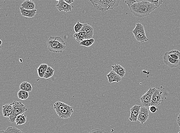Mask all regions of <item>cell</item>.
I'll use <instances>...</instances> for the list:
<instances>
[{"label":"cell","mask_w":180,"mask_h":133,"mask_svg":"<svg viewBox=\"0 0 180 133\" xmlns=\"http://www.w3.org/2000/svg\"><path fill=\"white\" fill-rule=\"evenodd\" d=\"M128 7L130 12L133 15L140 18L149 15L158 8L154 4L147 1L136 3Z\"/></svg>","instance_id":"cell-1"},{"label":"cell","mask_w":180,"mask_h":133,"mask_svg":"<svg viewBox=\"0 0 180 133\" xmlns=\"http://www.w3.org/2000/svg\"><path fill=\"white\" fill-rule=\"evenodd\" d=\"M97 10L105 12L117 8L121 0H88Z\"/></svg>","instance_id":"cell-2"},{"label":"cell","mask_w":180,"mask_h":133,"mask_svg":"<svg viewBox=\"0 0 180 133\" xmlns=\"http://www.w3.org/2000/svg\"><path fill=\"white\" fill-rule=\"evenodd\" d=\"M47 46L50 51L62 53L66 47L65 41L59 36H52L48 39Z\"/></svg>","instance_id":"cell-3"},{"label":"cell","mask_w":180,"mask_h":133,"mask_svg":"<svg viewBox=\"0 0 180 133\" xmlns=\"http://www.w3.org/2000/svg\"><path fill=\"white\" fill-rule=\"evenodd\" d=\"M12 104V113L10 116L8 117V120L10 122L13 123L15 122L16 117L26 112L27 109L26 106L21 102L14 101Z\"/></svg>","instance_id":"cell-4"},{"label":"cell","mask_w":180,"mask_h":133,"mask_svg":"<svg viewBox=\"0 0 180 133\" xmlns=\"http://www.w3.org/2000/svg\"><path fill=\"white\" fill-rule=\"evenodd\" d=\"M132 32L137 41L144 43L149 41L146 36L144 26L141 24H137L135 28L133 30Z\"/></svg>","instance_id":"cell-5"},{"label":"cell","mask_w":180,"mask_h":133,"mask_svg":"<svg viewBox=\"0 0 180 133\" xmlns=\"http://www.w3.org/2000/svg\"><path fill=\"white\" fill-rule=\"evenodd\" d=\"M155 88H150L147 92L140 99L141 104L143 106L146 107H149L151 105L153 95L156 90Z\"/></svg>","instance_id":"cell-6"},{"label":"cell","mask_w":180,"mask_h":133,"mask_svg":"<svg viewBox=\"0 0 180 133\" xmlns=\"http://www.w3.org/2000/svg\"><path fill=\"white\" fill-rule=\"evenodd\" d=\"M164 63L166 66L171 68H174L178 67L180 65V59L175 60L173 59L166 52L164 54L163 56Z\"/></svg>","instance_id":"cell-7"},{"label":"cell","mask_w":180,"mask_h":133,"mask_svg":"<svg viewBox=\"0 0 180 133\" xmlns=\"http://www.w3.org/2000/svg\"><path fill=\"white\" fill-rule=\"evenodd\" d=\"M164 98V95L162 91L159 89H156L153 96L151 106L153 105L156 107L159 106Z\"/></svg>","instance_id":"cell-8"},{"label":"cell","mask_w":180,"mask_h":133,"mask_svg":"<svg viewBox=\"0 0 180 133\" xmlns=\"http://www.w3.org/2000/svg\"><path fill=\"white\" fill-rule=\"evenodd\" d=\"M56 7L58 10L61 12H69L73 10L74 6L73 5H70L65 2L63 0H60Z\"/></svg>","instance_id":"cell-9"},{"label":"cell","mask_w":180,"mask_h":133,"mask_svg":"<svg viewBox=\"0 0 180 133\" xmlns=\"http://www.w3.org/2000/svg\"><path fill=\"white\" fill-rule=\"evenodd\" d=\"M149 117V112L147 107H141L139 114L137 120L141 122V124H143L148 120Z\"/></svg>","instance_id":"cell-10"},{"label":"cell","mask_w":180,"mask_h":133,"mask_svg":"<svg viewBox=\"0 0 180 133\" xmlns=\"http://www.w3.org/2000/svg\"><path fill=\"white\" fill-rule=\"evenodd\" d=\"M141 107V106L139 105H135L132 107L130 109L131 116L129 118L130 121L132 122H136L137 121Z\"/></svg>","instance_id":"cell-11"},{"label":"cell","mask_w":180,"mask_h":133,"mask_svg":"<svg viewBox=\"0 0 180 133\" xmlns=\"http://www.w3.org/2000/svg\"><path fill=\"white\" fill-rule=\"evenodd\" d=\"M80 32H83L85 33V40L91 39L93 37L94 30L91 25L88 24H84Z\"/></svg>","instance_id":"cell-12"},{"label":"cell","mask_w":180,"mask_h":133,"mask_svg":"<svg viewBox=\"0 0 180 133\" xmlns=\"http://www.w3.org/2000/svg\"><path fill=\"white\" fill-rule=\"evenodd\" d=\"M73 112V107L69 105L66 108L62 110L58 115L61 118L67 119L70 118Z\"/></svg>","instance_id":"cell-13"},{"label":"cell","mask_w":180,"mask_h":133,"mask_svg":"<svg viewBox=\"0 0 180 133\" xmlns=\"http://www.w3.org/2000/svg\"><path fill=\"white\" fill-rule=\"evenodd\" d=\"M21 15L23 16L28 18H32L34 17L36 15L37 10H27L21 7L20 8Z\"/></svg>","instance_id":"cell-14"},{"label":"cell","mask_w":180,"mask_h":133,"mask_svg":"<svg viewBox=\"0 0 180 133\" xmlns=\"http://www.w3.org/2000/svg\"><path fill=\"white\" fill-rule=\"evenodd\" d=\"M107 77L108 78V82L110 83H112L113 82L119 83L121 80V77L113 70L111 71L107 75Z\"/></svg>","instance_id":"cell-15"},{"label":"cell","mask_w":180,"mask_h":133,"mask_svg":"<svg viewBox=\"0 0 180 133\" xmlns=\"http://www.w3.org/2000/svg\"><path fill=\"white\" fill-rule=\"evenodd\" d=\"M12 104H6L2 107V112L3 116L9 117L12 113Z\"/></svg>","instance_id":"cell-16"},{"label":"cell","mask_w":180,"mask_h":133,"mask_svg":"<svg viewBox=\"0 0 180 133\" xmlns=\"http://www.w3.org/2000/svg\"><path fill=\"white\" fill-rule=\"evenodd\" d=\"M112 68L113 70L121 78L124 77L125 76L126 70L122 66L120 65L116 64L114 66H112Z\"/></svg>","instance_id":"cell-17"},{"label":"cell","mask_w":180,"mask_h":133,"mask_svg":"<svg viewBox=\"0 0 180 133\" xmlns=\"http://www.w3.org/2000/svg\"><path fill=\"white\" fill-rule=\"evenodd\" d=\"M69 106V105H68L62 102L58 101L55 102L54 105V109L55 112L58 115L62 110Z\"/></svg>","instance_id":"cell-18"},{"label":"cell","mask_w":180,"mask_h":133,"mask_svg":"<svg viewBox=\"0 0 180 133\" xmlns=\"http://www.w3.org/2000/svg\"><path fill=\"white\" fill-rule=\"evenodd\" d=\"M21 7L25 9L33 10L35 9V4L33 1L26 0L21 4Z\"/></svg>","instance_id":"cell-19"},{"label":"cell","mask_w":180,"mask_h":133,"mask_svg":"<svg viewBox=\"0 0 180 133\" xmlns=\"http://www.w3.org/2000/svg\"><path fill=\"white\" fill-rule=\"evenodd\" d=\"M27 117L24 114L19 115L16 117L15 122L17 125H22L26 122Z\"/></svg>","instance_id":"cell-20"},{"label":"cell","mask_w":180,"mask_h":133,"mask_svg":"<svg viewBox=\"0 0 180 133\" xmlns=\"http://www.w3.org/2000/svg\"><path fill=\"white\" fill-rule=\"evenodd\" d=\"M48 65L45 63H42L38 68L37 69L39 77L40 78H43L45 72L48 67Z\"/></svg>","instance_id":"cell-21"},{"label":"cell","mask_w":180,"mask_h":133,"mask_svg":"<svg viewBox=\"0 0 180 133\" xmlns=\"http://www.w3.org/2000/svg\"><path fill=\"white\" fill-rule=\"evenodd\" d=\"M20 88L21 90H24L28 92H32V85L27 82H24L21 83Z\"/></svg>","instance_id":"cell-22"},{"label":"cell","mask_w":180,"mask_h":133,"mask_svg":"<svg viewBox=\"0 0 180 133\" xmlns=\"http://www.w3.org/2000/svg\"><path fill=\"white\" fill-rule=\"evenodd\" d=\"M85 33L83 32H80L76 33L73 35V37L76 39V41L79 42H81L85 39Z\"/></svg>","instance_id":"cell-23"},{"label":"cell","mask_w":180,"mask_h":133,"mask_svg":"<svg viewBox=\"0 0 180 133\" xmlns=\"http://www.w3.org/2000/svg\"><path fill=\"white\" fill-rule=\"evenodd\" d=\"M95 42V40L93 38L92 39L84 40L82 42H80V46H84L86 47H90L92 46Z\"/></svg>","instance_id":"cell-24"},{"label":"cell","mask_w":180,"mask_h":133,"mask_svg":"<svg viewBox=\"0 0 180 133\" xmlns=\"http://www.w3.org/2000/svg\"><path fill=\"white\" fill-rule=\"evenodd\" d=\"M29 92L24 90H20L18 92V98L22 100H25L29 97Z\"/></svg>","instance_id":"cell-25"},{"label":"cell","mask_w":180,"mask_h":133,"mask_svg":"<svg viewBox=\"0 0 180 133\" xmlns=\"http://www.w3.org/2000/svg\"><path fill=\"white\" fill-rule=\"evenodd\" d=\"M54 70L50 66H48L46 72L43 78L45 79H49L53 76Z\"/></svg>","instance_id":"cell-26"},{"label":"cell","mask_w":180,"mask_h":133,"mask_svg":"<svg viewBox=\"0 0 180 133\" xmlns=\"http://www.w3.org/2000/svg\"><path fill=\"white\" fill-rule=\"evenodd\" d=\"M5 131V133H24L15 127H8Z\"/></svg>","instance_id":"cell-27"},{"label":"cell","mask_w":180,"mask_h":133,"mask_svg":"<svg viewBox=\"0 0 180 133\" xmlns=\"http://www.w3.org/2000/svg\"><path fill=\"white\" fill-rule=\"evenodd\" d=\"M145 1H146V0H124V2L129 6L133 4L136 3L141 2Z\"/></svg>","instance_id":"cell-28"},{"label":"cell","mask_w":180,"mask_h":133,"mask_svg":"<svg viewBox=\"0 0 180 133\" xmlns=\"http://www.w3.org/2000/svg\"><path fill=\"white\" fill-rule=\"evenodd\" d=\"M83 24L80 23L79 21L77 22L76 25H75L74 30L76 33H78L80 32L82 28H83Z\"/></svg>","instance_id":"cell-29"},{"label":"cell","mask_w":180,"mask_h":133,"mask_svg":"<svg viewBox=\"0 0 180 133\" xmlns=\"http://www.w3.org/2000/svg\"><path fill=\"white\" fill-rule=\"evenodd\" d=\"M146 1L147 2L154 4L158 8L161 5H162L163 2V0H146Z\"/></svg>","instance_id":"cell-30"},{"label":"cell","mask_w":180,"mask_h":133,"mask_svg":"<svg viewBox=\"0 0 180 133\" xmlns=\"http://www.w3.org/2000/svg\"><path fill=\"white\" fill-rule=\"evenodd\" d=\"M169 54H174L178 56L179 58L180 59V52L179 51L176 50H172L168 52Z\"/></svg>","instance_id":"cell-31"},{"label":"cell","mask_w":180,"mask_h":133,"mask_svg":"<svg viewBox=\"0 0 180 133\" xmlns=\"http://www.w3.org/2000/svg\"><path fill=\"white\" fill-rule=\"evenodd\" d=\"M149 110L151 113H154L158 111V109L156 106L151 105L149 107Z\"/></svg>","instance_id":"cell-32"},{"label":"cell","mask_w":180,"mask_h":133,"mask_svg":"<svg viewBox=\"0 0 180 133\" xmlns=\"http://www.w3.org/2000/svg\"><path fill=\"white\" fill-rule=\"evenodd\" d=\"M88 133H107L104 131L99 129H95L89 131Z\"/></svg>","instance_id":"cell-33"},{"label":"cell","mask_w":180,"mask_h":133,"mask_svg":"<svg viewBox=\"0 0 180 133\" xmlns=\"http://www.w3.org/2000/svg\"><path fill=\"white\" fill-rule=\"evenodd\" d=\"M169 56L171 57L173 59H175V60H178L179 59V58L176 55L174 54H169Z\"/></svg>","instance_id":"cell-34"},{"label":"cell","mask_w":180,"mask_h":133,"mask_svg":"<svg viewBox=\"0 0 180 133\" xmlns=\"http://www.w3.org/2000/svg\"><path fill=\"white\" fill-rule=\"evenodd\" d=\"M65 2L67 3V4H70L74 2V0H63Z\"/></svg>","instance_id":"cell-35"},{"label":"cell","mask_w":180,"mask_h":133,"mask_svg":"<svg viewBox=\"0 0 180 133\" xmlns=\"http://www.w3.org/2000/svg\"><path fill=\"white\" fill-rule=\"evenodd\" d=\"M177 122L178 126L180 127V113L178 114V117H177Z\"/></svg>","instance_id":"cell-36"},{"label":"cell","mask_w":180,"mask_h":133,"mask_svg":"<svg viewBox=\"0 0 180 133\" xmlns=\"http://www.w3.org/2000/svg\"><path fill=\"white\" fill-rule=\"evenodd\" d=\"M0 133H5V131H1Z\"/></svg>","instance_id":"cell-37"},{"label":"cell","mask_w":180,"mask_h":133,"mask_svg":"<svg viewBox=\"0 0 180 133\" xmlns=\"http://www.w3.org/2000/svg\"><path fill=\"white\" fill-rule=\"evenodd\" d=\"M1 44H2V41H1Z\"/></svg>","instance_id":"cell-38"},{"label":"cell","mask_w":180,"mask_h":133,"mask_svg":"<svg viewBox=\"0 0 180 133\" xmlns=\"http://www.w3.org/2000/svg\"><path fill=\"white\" fill-rule=\"evenodd\" d=\"M55 1H60V0H55Z\"/></svg>","instance_id":"cell-39"},{"label":"cell","mask_w":180,"mask_h":133,"mask_svg":"<svg viewBox=\"0 0 180 133\" xmlns=\"http://www.w3.org/2000/svg\"></svg>","instance_id":"cell-40"}]
</instances>
